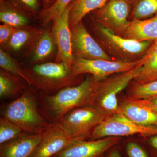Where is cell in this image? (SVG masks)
Listing matches in <instances>:
<instances>
[{
	"instance_id": "cell-1",
	"label": "cell",
	"mask_w": 157,
	"mask_h": 157,
	"mask_svg": "<svg viewBox=\"0 0 157 157\" xmlns=\"http://www.w3.org/2000/svg\"><path fill=\"white\" fill-rule=\"evenodd\" d=\"M95 83L93 76H89L79 84L64 88L55 94H42L41 104L45 116L54 124L71 110L90 106Z\"/></svg>"
},
{
	"instance_id": "cell-2",
	"label": "cell",
	"mask_w": 157,
	"mask_h": 157,
	"mask_svg": "<svg viewBox=\"0 0 157 157\" xmlns=\"http://www.w3.org/2000/svg\"><path fill=\"white\" fill-rule=\"evenodd\" d=\"M24 71L28 84L46 94L76 86L79 76L74 75L63 62L37 64Z\"/></svg>"
},
{
	"instance_id": "cell-3",
	"label": "cell",
	"mask_w": 157,
	"mask_h": 157,
	"mask_svg": "<svg viewBox=\"0 0 157 157\" xmlns=\"http://www.w3.org/2000/svg\"><path fill=\"white\" fill-rule=\"evenodd\" d=\"M1 113L2 117L17 125L25 133L42 134L53 125L40 114L36 98L30 91L25 92L3 107Z\"/></svg>"
},
{
	"instance_id": "cell-4",
	"label": "cell",
	"mask_w": 157,
	"mask_h": 157,
	"mask_svg": "<svg viewBox=\"0 0 157 157\" xmlns=\"http://www.w3.org/2000/svg\"><path fill=\"white\" fill-rule=\"evenodd\" d=\"M141 67L96 81L90 106L107 116L117 113L118 94L140 73Z\"/></svg>"
},
{
	"instance_id": "cell-5",
	"label": "cell",
	"mask_w": 157,
	"mask_h": 157,
	"mask_svg": "<svg viewBox=\"0 0 157 157\" xmlns=\"http://www.w3.org/2000/svg\"><path fill=\"white\" fill-rule=\"evenodd\" d=\"M107 117L93 106H84L68 112L54 124L71 138L86 139Z\"/></svg>"
},
{
	"instance_id": "cell-6",
	"label": "cell",
	"mask_w": 157,
	"mask_h": 157,
	"mask_svg": "<svg viewBox=\"0 0 157 157\" xmlns=\"http://www.w3.org/2000/svg\"><path fill=\"white\" fill-rule=\"evenodd\" d=\"M95 28L96 33L104 46L122 61H134L138 57H142L152 43L151 41L139 42L122 37L100 24Z\"/></svg>"
},
{
	"instance_id": "cell-7",
	"label": "cell",
	"mask_w": 157,
	"mask_h": 157,
	"mask_svg": "<svg viewBox=\"0 0 157 157\" xmlns=\"http://www.w3.org/2000/svg\"><path fill=\"white\" fill-rule=\"evenodd\" d=\"M140 134L145 136L157 135V127L144 126L134 122L123 114L116 113L107 117L94 129L91 140L107 137H120Z\"/></svg>"
},
{
	"instance_id": "cell-8",
	"label": "cell",
	"mask_w": 157,
	"mask_h": 157,
	"mask_svg": "<svg viewBox=\"0 0 157 157\" xmlns=\"http://www.w3.org/2000/svg\"><path fill=\"white\" fill-rule=\"evenodd\" d=\"M142 66L140 59L127 62L102 59L75 58L71 70L75 76L89 73L92 75L96 81H100L113 73H124Z\"/></svg>"
},
{
	"instance_id": "cell-9",
	"label": "cell",
	"mask_w": 157,
	"mask_h": 157,
	"mask_svg": "<svg viewBox=\"0 0 157 157\" xmlns=\"http://www.w3.org/2000/svg\"><path fill=\"white\" fill-rule=\"evenodd\" d=\"M132 0H108L92 14L97 22L112 31L123 34L129 22Z\"/></svg>"
},
{
	"instance_id": "cell-10",
	"label": "cell",
	"mask_w": 157,
	"mask_h": 157,
	"mask_svg": "<svg viewBox=\"0 0 157 157\" xmlns=\"http://www.w3.org/2000/svg\"><path fill=\"white\" fill-rule=\"evenodd\" d=\"M73 2L70 4L61 15L53 21L51 31L56 46V62H63L71 69L74 60L70 24V11Z\"/></svg>"
},
{
	"instance_id": "cell-11",
	"label": "cell",
	"mask_w": 157,
	"mask_h": 157,
	"mask_svg": "<svg viewBox=\"0 0 157 157\" xmlns=\"http://www.w3.org/2000/svg\"><path fill=\"white\" fill-rule=\"evenodd\" d=\"M121 140V137H107L90 140L78 138L53 157H103Z\"/></svg>"
},
{
	"instance_id": "cell-12",
	"label": "cell",
	"mask_w": 157,
	"mask_h": 157,
	"mask_svg": "<svg viewBox=\"0 0 157 157\" xmlns=\"http://www.w3.org/2000/svg\"><path fill=\"white\" fill-rule=\"evenodd\" d=\"M72 49L75 58L112 60L90 35L82 21L71 29Z\"/></svg>"
},
{
	"instance_id": "cell-13",
	"label": "cell",
	"mask_w": 157,
	"mask_h": 157,
	"mask_svg": "<svg viewBox=\"0 0 157 157\" xmlns=\"http://www.w3.org/2000/svg\"><path fill=\"white\" fill-rule=\"evenodd\" d=\"M42 134L24 133L0 144V157H33L42 140Z\"/></svg>"
},
{
	"instance_id": "cell-14",
	"label": "cell",
	"mask_w": 157,
	"mask_h": 157,
	"mask_svg": "<svg viewBox=\"0 0 157 157\" xmlns=\"http://www.w3.org/2000/svg\"><path fill=\"white\" fill-rule=\"evenodd\" d=\"M78 138L69 137L53 124L42 134L41 142L33 157H53Z\"/></svg>"
},
{
	"instance_id": "cell-15",
	"label": "cell",
	"mask_w": 157,
	"mask_h": 157,
	"mask_svg": "<svg viewBox=\"0 0 157 157\" xmlns=\"http://www.w3.org/2000/svg\"><path fill=\"white\" fill-rule=\"evenodd\" d=\"M117 113L144 126L157 127V112L142 104L138 99L128 98L119 104Z\"/></svg>"
},
{
	"instance_id": "cell-16",
	"label": "cell",
	"mask_w": 157,
	"mask_h": 157,
	"mask_svg": "<svg viewBox=\"0 0 157 157\" xmlns=\"http://www.w3.org/2000/svg\"><path fill=\"white\" fill-rule=\"evenodd\" d=\"M123 34L124 38L139 42H152L156 40L157 14L147 19L129 21Z\"/></svg>"
},
{
	"instance_id": "cell-17",
	"label": "cell",
	"mask_w": 157,
	"mask_h": 157,
	"mask_svg": "<svg viewBox=\"0 0 157 157\" xmlns=\"http://www.w3.org/2000/svg\"><path fill=\"white\" fill-rule=\"evenodd\" d=\"M31 44L30 60L36 64L50 58L57 50L52 32L49 31H39Z\"/></svg>"
},
{
	"instance_id": "cell-18",
	"label": "cell",
	"mask_w": 157,
	"mask_h": 157,
	"mask_svg": "<svg viewBox=\"0 0 157 157\" xmlns=\"http://www.w3.org/2000/svg\"><path fill=\"white\" fill-rule=\"evenodd\" d=\"M108 0H75L70 11V24L71 29L82 21L90 12L101 9Z\"/></svg>"
},
{
	"instance_id": "cell-19",
	"label": "cell",
	"mask_w": 157,
	"mask_h": 157,
	"mask_svg": "<svg viewBox=\"0 0 157 157\" xmlns=\"http://www.w3.org/2000/svg\"><path fill=\"white\" fill-rule=\"evenodd\" d=\"M0 20L3 24L16 29L27 26L29 19L24 12L17 9L11 2H1Z\"/></svg>"
},
{
	"instance_id": "cell-20",
	"label": "cell",
	"mask_w": 157,
	"mask_h": 157,
	"mask_svg": "<svg viewBox=\"0 0 157 157\" xmlns=\"http://www.w3.org/2000/svg\"><path fill=\"white\" fill-rule=\"evenodd\" d=\"M39 31L26 27L17 29L5 46L13 52H18L31 44Z\"/></svg>"
},
{
	"instance_id": "cell-21",
	"label": "cell",
	"mask_w": 157,
	"mask_h": 157,
	"mask_svg": "<svg viewBox=\"0 0 157 157\" xmlns=\"http://www.w3.org/2000/svg\"><path fill=\"white\" fill-rule=\"evenodd\" d=\"M3 70L0 71V97L10 98L20 94L23 90L22 84L17 77Z\"/></svg>"
},
{
	"instance_id": "cell-22",
	"label": "cell",
	"mask_w": 157,
	"mask_h": 157,
	"mask_svg": "<svg viewBox=\"0 0 157 157\" xmlns=\"http://www.w3.org/2000/svg\"><path fill=\"white\" fill-rule=\"evenodd\" d=\"M132 20H142L157 14V0H132Z\"/></svg>"
},
{
	"instance_id": "cell-23",
	"label": "cell",
	"mask_w": 157,
	"mask_h": 157,
	"mask_svg": "<svg viewBox=\"0 0 157 157\" xmlns=\"http://www.w3.org/2000/svg\"><path fill=\"white\" fill-rule=\"evenodd\" d=\"M75 0H56L51 7L46 10H42L40 14L41 22L43 25L51 21L53 22L61 15L65 9Z\"/></svg>"
},
{
	"instance_id": "cell-24",
	"label": "cell",
	"mask_w": 157,
	"mask_h": 157,
	"mask_svg": "<svg viewBox=\"0 0 157 157\" xmlns=\"http://www.w3.org/2000/svg\"><path fill=\"white\" fill-rule=\"evenodd\" d=\"M134 80L140 84L157 80V55L150 58L144 63L140 73Z\"/></svg>"
},
{
	"instance_id": "cell-25",
	"label": "cell",
	"mask_w": 157,
	"mask_h": 157,
	"mask_svg": "<svg viewBox=\"0 0 157 157\" xmlns=\"http://www.w3.org/2000/svg\"><path fill=\"white\" fill-rule=\"evenodd\" d=\"M25 132L18 126L6 117L0 118V144L21 136Z\"/></svg>"
},
{
	"instance_id": "cell-26",
	"label": "cell",
	"mask_w": 157,
	"mask_h": 157,
	"mask_svg": "<svg viewBox=\"0 0 157 157\" xmlns=\"http://www.w3.org/2000/svg\"><path fill=\"white\" fill-rule=\"evenodd\" d=\"M157 97V80L145 83H137L129 92L128 98L137 99H151Z\"/></svg>"
},
{
	"instance_id": "cell-27",
	"label": "cell",
	"mask_w": 157,
	"mask_h": 157,
	"mask_svg": "<svg viewBox=\"0 0 157 157\" xmlns=\"http://www.w3.org/2000/svg\"><path fill=\"white\" fill-rule=\"evenodd\" d=\"M0 66L2 70L14 76L20 77L27 82V78L23 69L20 67L16 61L12 59L9 54L2 48L0 49Z\"/></svg>"
},
{
	"instance_id": "cell-28",
	"label": "cell",
	"mask_w": 157,
	"mask_h": 157,
	"mask_svg": "<svg viewBox=\"0 0 157 157\" xmlns=\"http://www.w3.org/2000/svg\"><path fill=\"white\" fill-rule=\"evenodd\" d=\"M10 2L26 14H36L40 6L38 0H10Z\"/></svg>"
},
{
	"instance_id": "cell-29",
	"label": "cell",
	"mask_w": 157,
	"mask_h": 157,
	"mask_svg": "<svg viewBox=\"0 0 157 157\" xmlns=\"http://www.w3.org/2000/svg\"><path fill=\"white\" fill-rule=\"evenodd\" d=\"M17 29L8 25L3 24L0 26V43L2 46L6 45L13 33Z\"/></svg>"
},
{
	"instance_id": "cell-30",
	"label": "cell",
	"mask_w": 157,
	"mask_h": 157,
	"mask_svg": "<svg viewBox=\"0 0 157 157\" xmlns=\"http://www.w3.org/2000/svg\"><path fill=\"white\" fill-rule=\"evenodd\" d=\"M126 151L129 157H148L144 150L135 142L128 144Z\"/></svg>"
},
{
	"instance_id": "cell-31",
	"label": "cell",
	"mask_w": 157,
	"mask_h": 157,
	"mask_svg": "<svg viewBox=\"0 0 157 157\" xmlns=\"http://www.w3.org/2000/svg\"><path fill=\"white\" fill-rule=\"evenodd\" d=\"M138 100H139L142 104L157 112V97L151 98V99H138Z\"/></svg>"
},
{
	"instance_id": "cell-32",
	"label": "cell",
	"mask_w": 157,
	"mask_h": 157,
	"mask_svg": "<svg viewBox=\"0 0 157 157\" xmlns=\"http://www.w3.org/2000/svg\"><path fill=\"white\" fill-rule=\"evenodd\" d=\"M56 0H42L43 4V9L42 10H46L51 7Z\"/></svg>"
},
{
	"instance_id": "cell-33",
	"label": "cell",
	"mask_w": 157,
	"mask_h": 157,
	"mask_svg": "<svg viewBox=\"0 0 157 157\" xmlns=\"http://www.w3.org/2000/svg\"><path fill=\"white\" fill-rule=\"evenodd\" d=\"M149 142L151 146L157 150V135L151 136Z\"/></svg>"
},
{
	"instance_id": "cell-34",
	"label": "cell",
	"mask_w": 157,
	"mask_h": 157,
	"mask_svg": "<svg viewBox=\"0 0 157 157\" xmlns=\"http://www.w3.org/2000/svg\"><path fill=\"white\" fill-rule=\"evenodd\" d=\"M108 157H121L120 153L117 150H113L110 153Z\"/></svg>"
},
{
	"instance_id": "cell-35",
	"label": "cell",
	"mask_w": 157,
	"mask_h": 157,
	"mask_svg": "<svg viewBox=\"0 0 157 157\" xmlns=\"http://www.w3.org/2000/svg\"><path fill=\"white\" fill-rule=\"evenodd\" d=\"M0 1H1V2H4L5 0H0Z\"/></svg>"
},
{
	"instance_id": "cell-36",
	"label": "cell",
	"mask_w": 157,
	"mask_h": 157,
	"mask_svg": "<svg viewBox=\"0 0 157 157\" xmlns=\"http://www.w3.org/2000/svg\"></svg>"
}]
</instances>
